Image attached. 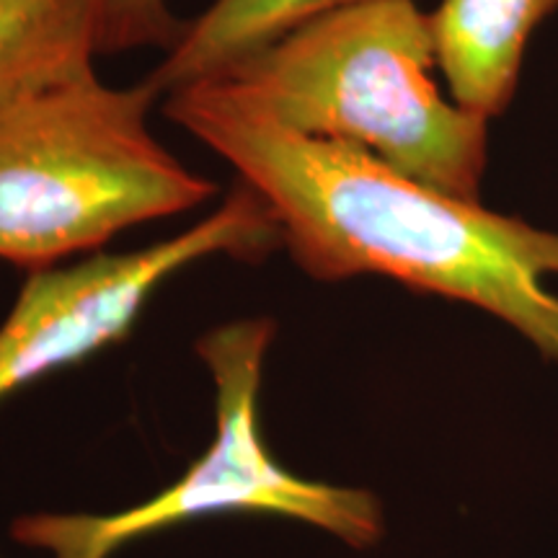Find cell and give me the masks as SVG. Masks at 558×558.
<instances>
[{
  "label": "cell",
  "instance_id": "2",
  "mask_svg": "<svg viewBox=\"0 0 558 558\" xmlns=\"http://www.w3.org/2000/svg\"><path fill=\"white\" fill-rule=\"evenodd\" d=\"M429 13L365 0L292 26L218 75L305 137L352 145L450 197L481 202L488 120L439 94Z\"/></svg>",
  "mask_w": 558,
  "mask_h": 558
},
{
  "label": "cell",
  "instance_id": "4",
  "mask_svg": "<svg viewBox=\"0 0 558 558\" xmlns=\"http://www.w3.org/2000/svg\"><path fill=\"white\" fill-rule=\"evenodd\" d=\"M275 337L271 318H243L197 339V357L215 383V437L177 484L114 514H19L9 525L11 538L50 558H111L160 530L248 512L305 522L360 550L375 546L386 522L373 492L300 478L264 442L259 396Z\"/></svg>",
  "mask_w": 558,
  "mask_h": 558
},
{
  "label": "cell",
  "instance_id": "7",
  "mask_svg": "<svg viewBox=\"0 0 558 558\" xmlns=\"http://www.w3.org/2000/svg\"><path fill=\"white\" fill-rule=\"evenodd\" d=\"M96 58V0H0V117L94 75Z\"/></svg>",
  "mask_w": 558,
  "mask_h": 558
},
{
  "label": "cell",
  "instance_id": "1",
  "mask_svg": "<svg viewBox=\"0 0 558 558\" xmlns=\"http://www.w3.org/2000/svg\"><path fill=\"white\" fill-rule=\"evenodd\" d=\"M166 117L239 171L271 207L305 275H380L488 313L558 362V230L403 177L369 153L305 137L220 81L166 96Z\"/></svg>",
  "mask_w": 558,
  "mask_h": 558
},
{
  "label": "cell",
  "instance_id": "6",
  "mask_svg": "<svg viewBox=\"0 0 558 558\" xmlns=\"http://www.w3.org/2000/svg\"><path fill=\"white\" fill-rule=\"evenodd\" d=\"M558 0H442L429 13L452 101L492 122L520 83L527 41Z\"/></svg>",
  "mask_w": 558,
  "mask_h": 558
},
{
  "label": "cell",
  "instance_id": "9",
  "mask_svg": "<svg viewBox=\"0 0 558 558\" xmlns=\"http://www.w3.org/2000/svg\"><path fill=\"white\" fill-rule=\"evenodd\" d=\"M99 54L158 47L169 52L186 21L173 16L169 0H96Z\"/></svg>",
  "mask_w": 558,
  "mask_h": 558
},
{
  "label": "cell",
  "instance_id": "3",
  "mask_svg": "<svg viewBox=\"0 0 558 558\" xmlns=\"http://www.w3.org/2000/svg\"><path fill=\"white\" fill-rule=\"evenodd\" d=\"M158 99L145 78L114 88L94 73L0 117V259L58 267L218 194L153 137Z\"/></svg>",
  "mask_w": 558,
  "mask_h": 558
},
{
  "label": "cell",
  "instance_id": "5",
  "mask_svg": "<svg viewBox=\"0 0 558 558\" xmlns=\"http://www.w3.org/2000/svg\"><path fill=\"white\" fill-rule=\"evenodd\" d=\"M282 248V230L262 194L239 179L197 226L130 254L29 271L0 324V403L54 369L120 344L166 279L209 256L262 262Z\"/></svg>",
  "mask_w": 558,
  "mask_h": 558
},
{
  "label": "cell",
  "instance_id": "8",
  "mask_svg": "<svg viewBox=\"0 0 558 558\" xmlns=\"http://www.w3.org/2000/svg\"><path fill=\"white\" fill-rule=\"evenodd\" d=\"M352 3L365 0H213L186 21L177 45L145 81L158 96L213 81L292 26Z\"/></svg>",
  "mask_w": 558,
  "mask_h": 558
}]
</instances>
